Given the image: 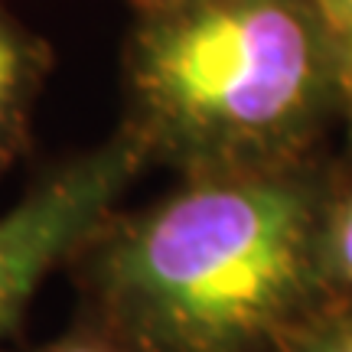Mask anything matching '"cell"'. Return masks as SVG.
Masks as SVG:
<instances>
[{
    "label": "cell",
    "mask_w": 352,
    "mask_h": 352,
    "mask_svg": "<svg viewBox=\"0 0 352 352\" xmlns=\"http://www.w3.org/2000/svg\"><path fill=\"white\" fill-rule=\"evenodd\" d=\"M329 202L303 166L186 176L101 241L95 284L138 352L287 349L329 290Z\"/></svg>",
    "instance_id": "6da1fadb"
},
{
    "label": "cell",
    "mask_w": 352,
    "mask_h": 352,
    "mask_svg": "<svg viewBox=\"0 0 352 352\" xmlns=\"http://www.w3.org/2000/svg\"><path fill=\"white\" fill-rule=\"evenodd\" d=\"M127 131L186 176L300 166L340 78L316 0H166L127 43Z\"/></svg>",
    "instance_id": "7a4b0ae2"
},
{
    "label": "cell",
    "mask_w": 352,
    "mask_h": 352,
    "mask_svg": "<svg viewBox=\"0 0 352 352\" xmlns=\"http://www.w3.org/2000/svg\"><path fill=\"white\" fill-rule=\"evenodd\" d=\"M147 160L131 131L39 179L0 215V336L16 323L46 277L104 232L114 202Z\"/></svg>",
    "instance_id": "3957f363"
},
{
    "label": "cell",
    "mask_w": 352,
    "mask_h": 352,
    "mask_svg": "<svg viewBox=\"0 0 352 352\" xmlns=\"http://www.w3.org/2000/svg\"><path fill=\"white\" fill-rule=\"evenodd\" d=\"M43 76V50L0 10V164L23 140L26 111Z\"/></svg>",
    "instance_id": "277c9868"
},
{
    "label": "cell",
    "mask_w": 352,
    "mask_h": 352,
    "mask_svg": "<svg viewBox=\"0 0 352 352\" xmlns=\"http://www.w3.org/2000/svg\"><path fill=\"white\" fill-rule=\"evenodd\" d=\"M323 261L329 287L352 294V186L327 209Z\"/></svg>",
    "instance_id": "5b68a950"
},
{
    "label": "cell",
    "mask_w": 352,
    "mask_h": 352,
    "mask_svg": "<svg viewBox=\"0 0 352 352\" xmlns=\"http://www.w3.org/2000/svg\"><path fill=\"white\" fill-rule=\"evenodd\" d=\"M316 10L323 16L340 78L342 114L352 118V0H316Z\"/></svg>",
    "instance_id": "8992f818"
},
{
    "label": "cell",
    "mask_w": 352,
    "mask_h": 352,
    "mask_svg": "<svg viewBox=\"0 0 352 352\" xmlns=\"http://www.w3.org/2000/svg\"><path fill=\"white\" fill-rule=\"evenodd\" d=\"M284 352H352V303L333 314L320 310Z\"/></svg>",
    "instance_id": "52a82bcc"
},
{
    "label": "cell",
    "mask_w": 352,
    "mask_h": 352,
    "mask_svg": "<svg viewBox=\"0 0 352 352\" xmlns=\"http://www.w3.org/2000/svg\"><path fill=\"white\" fill-rule=\"evenodd\" d=\"M39 352H134L127 342L118 336H101V333H78V336H65V340L52 342Z\"/></svg>",
    "instance_id": "ba28073f"
},
{
    "label": "cell",
    "mask_w": 352,
    "mask_h": 352,
    "mask_svg": "<svg viewBox=\"0 0 352 352\" xmlns=\"http://www.w3.org/2000/svg\"><path fill=\"white\" fill-rule=\"evenodd\" d=\"M138 10H147V7H157V3H166V0H134Z\"/></svg>",
    "instance_id": "9c48e42d"
}]
</instances>
